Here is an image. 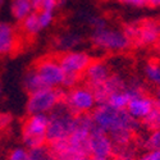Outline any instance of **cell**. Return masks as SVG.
Masks as SVG:
<instances>
[{"label":"cell","mask_w":160,"mask_h":160,"mask_svg":"<svg viewBox=\"0 0 160 160\" xmlns=\"http://www.w3.org/2000/svg\"><path fill=\"white\" fill-rule=\"evenodd\" d=\"M37 16H38V22H40V26H41V30L49 28L50 26L54 23V19H55L54 12L41 10V12H37Z\"/></svg>","instance_id":"d4e9b609"},{"label":"cell","mask_w":160,"mask_h":160,"mask_svg":"<svg viewBox=\"0 0 160 160\" xmlns=\"http://www.w3.org/2000/svg\"><path fill=\"white\" fill-rule=\"evenodd\" d=\"M68 0H58V7H62V5H64Z\"/></svg>","instance_id":"d590c367"},{"label":"cell","mask_w":160,"mask_h":160,"mask_svg":"<svg viewBox=\"0 0 160 160\" xmlns=\"http://www.w3.org/2000/svg\"><path fill=\"white\" fill-rule=\"evenodd\" d=\"M22 85H23V88L28 92V95L33 94V92H36V91H40V90L45 88V86L42 85L41 79H40V77H38V74L35 71L33 67L24 73L23 79H22Z\"/></svg>","instance_id":"e0dca14e"},{"label":"cell","mask_w":160,"mask_h":160,"mask_svg":"<svg viewBox=\"0 0 160 160\" xmlns=\"http://www.w3.org/2000/svg\"><path fill=\"white\" fill-rule=\"evenodd\" d=\"M137 160H160V150L155 151H146Z\"/></svg>","instance_id":"f546056e"},{"label":"cell","mask_w":160,"mask_h":160,"mask_svg":"<svg viewBox=\"0 0 160 160\" xmlns=\"http://www.w3.org/2000/svg\"><path fill=\"white\" fill-rule=\"evenodd\" d=\"M155 49H156V50L160 52V37H159V40H158V41L155 42Z\"/></svg>","instance_id":"e575fe53"},{"label":"cell","mask_w":160,"mask_h":160,"mask_svg":"<svg viewBox=\"0 0 160 160\" xmlns=\"http://www.w3.org/2000/svg\"><path fill=\"white\" fill-rule=\"evenodd\" d=\"M155 105V99L148 95L146 92H142V94H138L131 99L127 106V112L132 118H135L136 121L140 122L142 118H145L154 109Z\"/></svg>","instance_id":"4fadbf2b"},{"label":"cell","mask_w":160,"mask_h":160,"mask_svg":"<svg viewBox=\"0 0 160 160\" xmlns=\"http://www.w3.org/2000/svg\"><path fill=\"white\" fill-rule=\"evenodd\" d=\"M155 104H156V106L160 109V87L159 88H156V91H155Z\"/></svg>","instance_id":"4dcf8cb0"},{"label":"cell","mask_w":160,"mask_h":160,"mask_svg":"<svg viewBox=\"0 0 160 160\" xmlns=\"http://www.w3.org/2000/svg\"><path fill=\"white\" fill-rule=\"evenodd\" d=\"M17 32L14 26L7 21H0V57L12 54L17 48Z\"/></svg>","instance_id":"5bb4252c"},{"label":"cell","mask_w":160,"mask_h":160,"mask_svg":"<svg viewBox=\"0 0 160 160\" xmlns=\"http://www.w3.org/2000/svg\"><path fill=\"white\" fill-rule=\"evenodd\" d=\"M133 98V94L126 87L124 90L117 91L114 94H112L109 96V99L106 100V104H109L110 106L115 109H122V110H127V106L131 101V99Z\"/></svg>","instance_id":"ac0fdd59"},{"label":"cell","mask_w":160,"mask_h":160,"mask_svg":"<svg viewBox=\"0 0 160 160\" xmlns=\"http://www.w3.org/2000/svg\"><path fill=\"white\" fill-rule=\"evenodd\" d=\"M74 114L62 102L49 114V126L46 131L48 143L67 140L73 131Z\"/></svg>","instance_id":"3957f363"},{"label":"cell","mask_w":160,"mask_h":160,"mask_svg":"<svg viewBox=\"0 0 160 160\" xmlns=\"http://www.w3.org/2000/svg\"><path fill=\"white\" fill-rule=\"evenodd\" d=\"M126 87H127L126 79L119 74L112 73L106 81H104L102 83H100L95 87H91V91H92V94H94L98 104H105L112 94H114L117 91L124 90Z\"/></svg>","instance_id":"8fae6325"},{"label":"cell","mask_w":160,"mask_h":160,"mask_svg":"<svg viewBox=\"0 0 160 160\" xmlns=\"http://www.w3.org/2000/svg\"><path fill=\"white\" fill-rule=\"evenodd\" d=\"M13 122V117L9 113H0V131L8 128Z\"/></svg>","instance_id":"83f0119b"},{"label":"cell","mask_w":160,"mask_h":160,"mask_svg":"<svg viewBox=\"0 0 160 160\" xmlns=\"http://www.w3.org/2000/svg\"><path fill=\"white\" fill-rule=\"evenodd\" d=\"M114 160H137L135 156H124V158H115Z\"/></svg>","instance_id":"d6a6232c"},{"label":"cell","mask_w":160,"mask_h":160,"mask_svg":"<svg viewBox=\"0 0 160 160\" xmlns=\"http://www.w3.org/2000/svg\"><path fill=\"white\" fill-rule=\"evenodd\" d=\"M81 41H82V38L79 35L68 32V33L59 35L54 40V48L62 52H67L71 50H76V48L81 44Z\"/></svg>","instance_id":"2e32d148"},{"label":"cell","mask_w":160,"mask_h":160,"mask_svg":"<svg viewBox=\"0 0 160 160\" xmlns=\"http://www.w3.org/2000/svg\"><path fill=\"white\" fill-rule=\"evenodd\" d=\"M7 160H30V152L28 149L23 148H14L13 150L9 151L8 154V159Z\"/></svg>","instance_id":"484cf974"},{"label":"cell","mask_w":160,"mask_h":160,"mask_svg":"<svg viewBox=\"0 0 160 160\" xmlns=\"http://www.w3.org/2000/svg\"><path fill=\"white\" fill-rule=\"evenodd\" d=\"M21 27H22V31L27 35V36H37L40 32H41V26H40V22H38V16H37V12H33L31 14L24 18L22 22H21Z\"/></svg>","instance_id":"ffe728a7"},{"label":"cell","mask_w":160,"mask_h":160,"mask_svg":"<svg viewBox=\"0 0 160 160\" xmlns=\"http://www.w3.org/2000/svg\"><path fill=\"white\" fill-rule=\"evenodd\" d=\"M35 12H55L58 8V0H31Z\"/></svg>","instance_id":"cb8c5ba5"},{"label":"cell","mask_w":160,"mask_h":160,"mask_svg":"<svg viewBox=\"0 0 160 160\" xmlns=\"http://www.w3.org/2000/svg\"><path fill=\"white\" fill-rule=\"evenodd\" d=\"M110 74H112V69L108 62L102 59H94L87 67V69L85 71L82 77L86 82V86L91 88L106 81Z\"/></svg>","instance_id":"7c38bea8"},{"label":"cell","mask_w":160,"mask_h":160,"mask_svg":"<svg viewBox=\"0 0 160 160\" xmlns=\"http://www.w3.org/2000/svg\"><path fill=\"white\" fill-rule=\"evenodd\" d=\"M121 2L133 8H143L146 5H149V0H121Z\"/></svg>","instance_id":"f1b7e54d"},{"label":"cell","mask_w":160,"mask_h":160,"mask_svg":"<svg viewBox=\"0 0 160 160\" xmlns=\"http://www.w3.org/2000/svg\"><path fill=\"white\" fill-rule=\"evenodd\" d=\"M90 156L94 159H113L114 143L106 132L94 128L90 133Z\"/></svg>","instance_id":"30bf717a"},{"label":"cell","mask_w":160,"mask_h":160,"mask_svg":"<svg viewBox=\"0 0 160 160\" xmlns=\"http://www.w3.org/2000/svg\"><path fill=\"white\" fill-rule=\"evenodd\" d=\"M49 126V114H32L26 118L22 124L21 138L26 149H36L48 145L46 131Z\"/></svg>","instance_id":"277c9868"},{"label":"cell","mask_w":160,"mask_h":160,"mask_svg":"<svg viewBox=\"0 0 160 160\" xmlns=\"http://www.w3.org/2000/svg\"><path fill=\"white\" fill-rule=\"evenodd\" d=\"M94 160H114V159H94Z\"/></svg>","instance_id":"74e56055"},{"label":"cell","mask_w":160,"mask_h":160,"mask_svg":"<svg viewBox=\"0 0 160 160\" xmlns=\"http://www.w3.org/2000/svg\"><path fill=\"white\" fill-rule=\"evenodd\" d=\"M28 152H30V160H55L48 145H44L41 148L31 149L28 150Z\"/></svg>","instance_id":"603a6c76"},{"label":"cell","mask_w":160,"mask_h":160,"mask_svg":"<svg viewBox=\"0 0 160 160\" xmlns=\"http://www.w3.org/2000/svg\"><path fill=\"white\" fill-rule=\"evenodd\" d=\"M63 104L74 115L91 113L98 105L91 88L87 86H76L64 92Z\"/></svg>","instance_id":"52a82bcc"},{"label":"cell","mask_w":160,"mask_h":160,"mask_svg":"<svg viewBox=\"0 0 160 160\" xmlns=\"http://www.w3.org/2000/svg\"><path fill=\"white\" fill-rule=\"evenodd\" d=\"M140 124L145 131H148L149 133L160 129V109L156 105L154 106V109L148 115L141 119Z\"/></svg>","instance_id":"44dd1931"},{"label":"cell","mask_w":160,"mask_h":160,"mask_svg":"<svg viewBox=\"0 0 160 160\" xmlns=\"http://www.w3.org/2000/svg\"><path fill=\"white\" fill-rule=\"evenodd\" d=\"M91 42L96 49L110 52L124 51L132 46L131 41L122 30L110 27L94 31L91 35Z\"/></svg>","instance_id":"8992f818"},{"label":"cell","mask_w":160,"mask_h":160,"mask_svg":"<svg viewBox=\"0 0 160 160\" xmlns=\"http://www.w3.org/2000/svg\"><path fill=\"white\" fill-rule=\"evenodd\" d=\"M76 160H94V158H91V156H81V158H78Z\"/></svg>","instance_id":"836d02e7"},{"label":"cell","mask_w":160,"mask_h":160,"mask_svg":"<svg viewBox=\"0 0 160 160\" xmlns=\"http://www.w3.org/2000/svg\"><path fill=\"white\" fill-rule=\"evenodd\" d=\"M122 31L128 37L132 46L142 48L155 45L160 37V21L149 18L126 23Z\"/></svg>","instance_id":"7a4b0ae2"},{"label":"cell","mask_w":160,"mask_h":160,"mask_svg":"<svg viewBox=\"0 0 160 160\" xmlns=\"http://www.w3.org/2000/svg\"><path fill=\"white\" fill-rule=\"evenodd\" d=\"M95 127L106 132L108 135L115 136L123 132L136 133L141 124L135 118H132L127 110L115 109L109 104H98L96 108L91 112Z\"/></svg>","instance_id":"6da1fadb"},{"label":"cell","mask_w":160,"mask_h":160,"mask_svg":"<svg viewBox=\"0 0 160 160\" xmlns=\"http://www.w3.org/2000/svg\"><path fill=\"white\" fill-rule=\"evenodd\" d=\"M33 68L37 72L40 79H41V82L45 87L60 88L63 86L65 73L58 58H52V57L41 58L33 64Z\"/></svg>","instance_id":"ba28073f"},{"label":"cell","mask_w":160,"mask_h":160,"mask_svg":"<svg viewBox=\"0 0 160 160\" xmlns=\"http://www.w3.org/2000/svg\"><path fill=\"white\" fill-rule=\"evenodd\" d=\"M143 77L149 83L159 88L160 87V62L150 60L149 63H146L143 68Z\"/></svg>","instance_id":"d6986e66"},{"label":"cell","mask_w":160,"mask_h":160,"mask_svg":"<svg viewBox=\"0 0 160 160\" xmlns=\"http://www.w3.org/2000/svg\"><path fill=\"white\" fill-rule=\"evenodd\" d=\"M149 7L160 8V0H149Z\"/></svg>","instance_id":"1f68e13d"},{"label":"cell","mask_w":160,"mask_h":160,"mask_svg":"<svg viewBox=\"0 0 160 160\" xmlns=\"http://www.w3.org/2000/svg\"><path fill=\"white\" fill-rule=\"evenodd\" d=\"M4 5H5V0H0V12H2V10H3Z\"/></svg>","instance_id":"8d00e7d4"},{"label":"cell","mask_w":160,"mask_h":160,"mask_svg":"<svg viewBox=\"0 0 160 160\" xmlns=\"http://www.w3.org/2000/svg\"><path fill=\"white\" fill-rule=\"evenodd\" d=\"M58 60L65 74L77 76L82 78L85 71L87 69V67L91 64V62L94 59H92V57L87 51L71 50L67 52H62L58 57Z\"/></svg>","instance_id":"9c48e42d"},{"label":"cell","mask_w":160,"mask_h":160,"mask_svg":"<svg viewBox=\"0 0 160 160\" xmlns=\"http://www.w3.org/2000/svg\"><path fill=\"white\" fill-rule=\"evenodd\" d=\"M0 96H2V86H0Z\"/></svg>","instance_id":"f35d334b"},{"label":"cell","mask_w":160,"mask_h":160,"mask_svg":"<svg viewBox=\"0 0 160 160\" xmlns=\"http://www.w3.org/2000/svg\"><path fill=\"white\" fill-rule=\"evenodd\" d=\"M9 12H10L12 18L21 23L24 18H27L35 10H33L31 0H10Z\"/></svg>","instance_id":"9a60e30c"},{"label":"cell","mask_w":160,"mask_h":160,"mask_svg":"<svg viewBox=\"0 0 160 160\" xmlns=\"http://www.w3.org/2000/svg\"><path fill=\"white\" fill-rule=\"evenodd\" d=\"M90 26L92 27L94 31H98V30H102L105 27H108V23H106L105 18L100 17V16H92L90 18Z\"/></svg>","instance_id":"4316f807"},{"label":"cell","mask_w":160,"mask_h":160,"mask_svg":"<svg viewBox=\"0 0 160 160\" xmlns=\"http://www.w3.org/2000/svg\"><path fill=\"white\" fill-rule=\"evenodd\" d=\"M63 99H64L63 90L45 87L28 95L27 102H26V112H27L28 115L50 114L58 105L63 102Z\"/></svg>","instance_id":"5b68a950"},{"label":"cell","mask_w":160,"mask_h":160,"mask_svg":"<svg viewBox=\"0 0 160 160\" xmlns=\"http://www.w3.org/2000/svg\"><path fill=\"white\" fill-rule=\"evenodd\" d=\"M142 148L146 151H155L160 150V129L150 132L146 138L142 141Z\"/></svg>","instance_id":"7402d4cb"}]
</instances>
